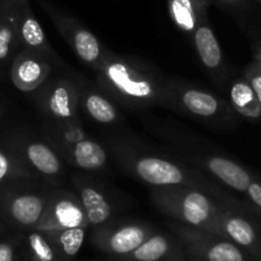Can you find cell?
<instances>
[{
  "instance_id": "6da1fadb",
  "label": "cell",
  "mask_w": 261,
  "mask_h": 261,
  "mask_svg": "<svg viewBox=\"0 0 261 261\" xmlns=\"http://www.w3.org/2000/svg\"><path fill=\"white\" fill-rule=\"evenodd\" d=\"M100 86L125 107L168 105L169 82H165L140 60L107 50L96 69Z\"/></svg>"
},
{
  "instance_id": "7a4b0ae2",
  "label": "cell",
  "mask_w": 261,
  "mask_h": 261,
  "mask_svg": "<svg viewBox=\"0 0 261 261\" xmlns=\"http://www.w3.org/2000/svg\"><path fill=\"white\" fill-rule=\"evenodd\" d=\"M117 154L123 165L140 180L154 187H188L204 191L225 202L229 196L224 195L205 175L193 172L180 163L155 155L140 154L128 149H118ZM227 204V202H225Z\"/></svg>"
},
{
  "instance_id": "3957f363",
  "label": "cell",
  "mask_w": 261,
  "mask_h": 261,
  "mask_svg": "<svg viewBox=\"0 0 261 261\" xmlns=\"http://www.w3.org/2000/svg\"><path fill=\"white\" fill-rule=\"evenodd\" d=\"M151 200L175 222L219 236L218 220L225 202L213 199L209 193L188 187H155Z\"/></svg>"
},
{
  "instance_id": "277c9868",
  "label": "cell",
  "mask_w": 261,
  "mask_h": 261,
  "mask_svg": "<svg viewBox=\"0 0 261 261\" xmlns=\"http://www.w3.org/2000/svg\"><path fill=\"white\" fill-rule=\"evenodd\" d=\"M170 228L188 257L195 261H247L242 248L207 230L172 223Z\"/></svg>"
},
{
  "instance_id": "5b68a950",
  "label": "cell",
  "mask_w": 261,
  "mask_h": 261,
  "mask_svg": "<svg viewBox=\"0 0 261 261\" xmlns=\"http://www.w3.org/2000/svg\"><path fill=\"white\" fill-rule=\"evenodd\" d=\"M50 192L26 190L19 183L0 187V218L21 229H34L44 215Z\"/></svg>"
},
{
  "instance_id": "8992f818",
  "label": "cell",
  "mask_w": 261,
  "mask_h": 261,
  "mask_svg": "<svg viewBox=\"0 0 261 261\" xmlns=\"http://www.w3.org/2000/svg\"><path fill=\"white\" fill-rule=\"evenodd\" d=\"M168 91V107L180 109L192 117L215 122H225L233 118L229 105L212 92L179 82H169Z\"/></svg>"
},
{
  "instance_id": "52a82bcc",
  "label": "cell",
  "mask_w": 261,
  "mask_h": 261,
  "mask_svg": "<svg viewBox=\"0 0 261 261\" xmlns=\"http://www.w3.org/2000/svg\"><path fill=\"white\" fill-rule=\"evenodd\" d=\"M41 4L59 34L71 46V49L76 53L77 57L86 64L91 65L96 71L107 51L99 39L76 18L58 11L47 2H42Z\"/></svg>"
},
{
  "instance_id": "ba28073f",
  "label": "cell",
  "mask_w": 261,
  "mask_h": 261,
  "mask_svg": "<svg viewBox=\"0 0 261 261\" xmlns=\"http://www.w3.org/2000/svg\"><path fill=\"white\" fill-rule=\"evenodd\" d=\"M36 99L42 112L55 123H76L81 94L71 80L57 79L39 87Z\"/></svg>"
},
{
  "instance_id": "9c48e42d",
  "label": "cell",
  "mask_w": 261,
  "mask_h": 261,
  "mask_svg": "<svg viewBox=\"0 0 261 261\" xmlns=\"http://www.w3.org/2000/svg\"><path fill=\"white\" fill-rule=\"evenodd\" d=\"M219 236L237 245L253 257H261V229L250 219L242 206L223 204L220 210Z\"/></svg>"
},
{
  "instance_id": "30bf717a",
  "label": "cell",
  "mask_w": 261,
  "mask_h": 261,
  "mask_svg": "<svg viewBox=\"0 0 261 261\" xmlns=\"http://www.w3.org/2000/svg\"><path fill=\"white\" fill-rule=\"evenodd\" d=\"M77 227L89 228L79 196L68 191L50 192L44 215L34 229L49 232Z\"/></svg>"
},
{
  "instance_id": "8fae6325",
  "label": "cell",
  "mask_w": 261,
  "mask_h": 261,
  "mask_svg": "<svg viewBox=\"0 0 261 261\" xmlns=\"http://www.w3.org/2000/svg\"><path fill=\"white\" fill-rule=\"evenodd\" d=\"M151 234V228L142 223L104 224L95 229L91 236V242L95 247L107 253L127 256L140 247Z\"/></svg>"
},
{
  "instance_id": "7c38bea8",
  "label": "cell",
  "mask_w": 261,
  "mask_h": 261,
  "mask_svg": "<svg viewBox=\"0 0 261 261\" xmlns=\"http://www.w3.org/2000/svg\"><path fill=\"white\" fill-rule=\"evenodd\" d=\"M51 72V60L37 53L21 50L12 62L9 76L19 91L31 92L39 89Z\"/></svg>"
},
{
  "instance_id": "4fadbf2b",
  "label": "cell",
  "mask_w": 261,
  "mask_h": 261,
  "mask_svg": "<svg viewBox=\"0 0 261 261\" xmlns=\"http://www.w3.org/2000/svg\"><path fill=\"white\" fill-rule=\"evenodd\" d=\"M12 142L30 169L37 175L57 177L63 172V160L50 144L39 140L12 139Z\"/></svg>"
},
{
  "instance_id": "5bb4252c",
  "label": "cell",
  "mask_w": 261,
  "mask_h": 261,
  "mask_svg": "<svg viewBox=\"0 0 261 261\" xmlns=\"http://www.w3.org/2000/svg\"><path fill=\"white\" fill-rule=\"evenodd\" d=\"M16 11L21 49L37 53L47 59L58 62L59 59L47 41L41 24L35 17L29 0H16Z\"/></svg>"
},
{
  "instance_id": "9a60e30c",
  "label": "cell",
  "mask_w": 261,
  "mask_h": 261,
  "mask_svg": "<svg viewBox=\"0 0 261 261\" xmlns=\"http://www.w3.org/2000/svg\"><path fill=\"white\" fill-rule=\"evenodd\" d=\"M17 29L16 0H0V76L21 51Z\"/></svg>"
},
{
  "instance_id": "2e32d148",
  "label": "cell",
  "mask_w": 261,
  "mask_h": 261,
  "mask_svg": "<svg viewBox=\"0 0 261 261\" xmlns=\"http://www.w3.org/2000/svg\"><path fill=\"white\" fill-rule=\"evenodd\" d=\"M200 164L204 165L205 169L219 182L237 192L245 193L251 182L255 179V177L242 165L219 155H210L204 158Z\"/></svg>"
},
{
  "instance_id": "e0dca14e",
  "label": "cell",
  "mask_w": 261,
  "mask_h": 261,
  "mask_svg": "<svg viewBox=\"0 0 261 261\" xmlns=\"http://www.w3.org/2000/svg\"><path fill=\"white\" fill-rule=\"evenodd\" d=\"M74 185L89 227L97 228L107 224L113 215V206L105 193L91 182L77 179Z\"/></svg>"
},
{
  "instance_id": "ac0fdd59",
  "label": "cell",
  "mask_w": 261,
  "mask_h": 261,
  "mask_svg": "<svg viewBox=\"0 0 261 261\" xmlns=\"http://www.w3.org/2000/svg\"><path fill=\"white\" fill-rule=\"evenodd\" d=\"M173 23L186 34L192 35L197 26L207 23L210 0H167Z\"/></svg>"
},
{
  "instance_id": "d6986e66",
  "label": "cell",
  "mask_w": 261,
  "mask_h": 261,
  "mask_svg": "<svg viewBox=\"0 0 261 261\" xmlns=\"http://www.w3.org/2000/svg\"><path fill=\"white\" fill-rule=\"evenodd\" d=\"M59 150L62 156L68 160V163L85 170L101 169L108 162L104 147L91 139H84Z\"/></svg>"
},
{
  "instance_id": "ffe728a7",
  "label": "cell",
  "mask_w": 261,
  "mask_h": 261,
  "mask_svg": "<svg viewBox=\"0 0 261 261\" xmlns=\"http://www.w3.org/2000/svg\"><path fill=\"white\" fill-rule=\"evenodd\" d=\"M37 177L39 175L30 169L9 140L0 141V187Z\"/></svg>"
},
{
  "instance_id": "44dd1931",
  "label": "cell",
  "mask_w": 261,
  "mask_h": 261,
  "mask_svg": "<svg viewBox=\"0 0 261 261\" xmlns=\"http://www.w3.org/2000/svg\"><path fill=\"white\" fill-rule=\"evenodd\" d=\"M192 39L205 68L210 72H219L223 65L222 47L209 23L199 24L192 34Z\"/></svg>"
},
{
  "instance_id": "7402d4cb",
  "label": "cell",
  "mask_w": 261,
  "mask_h": 261,
  "mask_svg": "<svg viewBox=\"0 0 261 261\" xmlns=\"http://www.w3.org/2000/svg\"><path fill=\"white\" fill-rule=\"evenodd\" d=\"M177 245L169 237L152 233L140 247L127 255L129 261H165L180 256Z\"/></svg>"
},
{
  "instance_id": "603a6c76",
  "label": "cell",
  "mask_w": 261,
  "mask_h": 261,
  "mask_svg": "<svg viewBox=\"0 0 261 261\" xmlns=\"http://www.w3.org/2000/svg\"><path fill=\"white\" fill-rule=\"evenodd\" d=\"M230 107L236 113L248 119H260L261 105L245 77L237 79L229 87Z\"/></svg>"
},
{
  "instance_id": "cb8c5ba5",
  "label": "cell",
  "mask_w": 261,
  "mask_h": 261,
  "mask_svg": "<svg viewBox=\"0 0 261 261\" xmlns=\"http://www.w3.org/2000/svg\"><path fill=\"white\" fill-rule=\"evenodd\" d=\"M86 229L87 228L77 227L68 228V229L49 230L44 233L53 243L59 257L62 260L71 261L80 252L84 245Z\"/></svg>"
},
{
  "instance_id": "d4e9b609",
  "label": "cell",
  "mask_w": 261,
  "mask_h": 261,
  "mask_svg": "<svg viewBox=\"0 0 261 261\" xmlns=\"http://www.w3.org/2000/svg\"><path fill=\"white\" fill-rule=\"evenodd\" d=\"M87 114L101 124H112L118 119V112L114 105L99 92L86 91L82 96Z\"/></svg>"
},
{
  "instance_id": "484cf974",
  "label": "cell",
  "mask_w": 261,
  "mask_h": 261,
  "mask_svg": "<svg viewBox=\"0 0 261 261\" xmlns=\"http://www.w3.org/2000/svg\"><path fill=\"white\" fill-rule=\"evenodd\" d=\"M24 246L31 261H60L54 246L44 232L36 229L27 230Z\"/></svg>"
},
{
  "instance_id": "4316f807",
  "label": "cell",
  "mask_w": 261,
  "mask_h": 261,
  "mask_svg": "<svg viewBox=\"0 0 261 261\" xmlns=\"http://www.w3.org/2000/svg\"><path fill=\"white\" fill-rule=\"evenodd\" d=\"M243 77L246 79V81L248 82V85L251 86V89L255 92L256 97H257L258 102L261 105V64L258 62H256L255 59L250 63L243 71Z\"/></svg>"
},
{
  "instance_id": "83f0119b",
  "label": "cell",
  "mask_w": 261,
  "mask_h": 261,
  "mask_svg": "<svg viewBox=\"0 0 261 261\" xmlns=\"http://www.w3.org/2000/svg\"><path fill=\"white\" fill-rule=\"evenodd\" d=\"M248 201H250V207L256 212V214L261 215V182L257 179H253L251 185L248 186L246 191Z\"/></svg>"
},
{
  "instance_id": "f1b7e54d",
  "label": "cell",
  "mask_w": 261,
  "mask_h": 261,
  "mask_svg": "<svg viewBox=\"0 0 261 261\" xmlns=\"http://www.w3.org/2000/svg\"><path fill=\"white\" fill-rule=\"evenodd\" d=\"M16 248L13 240L0 241V261H16Z\"/></svg>"
},
{
  "instance_id": "f546056e",
  "label": "cell",
  "mask_w": 261,
  "mask_h": 261,
  "mask_svg": "<svg viewBox=\"0 0 261 261\" xmlns=\"http://www.w3.org/2000/svg\"><path fill=\"white\" fill-rule=\"evenodd\" d=\"M219 3L229 7H242L245 6V0H217Z\"/></svg>"
},
{
  "instance_id": "4dcf8cb0",
  "label": "cell",
  "mask_w": 261,
  "mask_h": 261,
  "mask_svg": "<svg viewBox=\"0 0 261 261\" xmlns=\"http://www.w3.org/2000/svg\"><path fill=\"white\" fill-rule=\"evenodd\" d=\"M253 59L261 64V44L253 46Z\"/></svg>"
},
{
  "instance_id": "1f68e13d",
  "label": "cell",
  "mask_w": 261,
  "mask_h": 261,
  "mask_svg": "<svg viewBox=\"0 0 261 261\" xmlns=\"http://www.w3.org/2000/svg\"><path fill=\"white\" fill-rule=\"evenodd\" d=\"M3 113H4V109L2 107H0V118H2V115H3Z\"/></svg>"
},
{
  "instance_id": "d6a6232c",
  "label": "cell",
  "mask_w": 261,
  "mask_h": 261,
  "mask_svg": "<svg viewBox=\"0 0 261 261\" xmlns=\"http://www.w3.org/2000/svg\"><path fill=\"white\" fill-rule=\"evenodd\" d=\"M0 230H2V225H0Z\"/></svg>"
},
{
  "instance_id": "836d02e7",
  "label": "cell",
  "mask_w": 261,
  "mask_h": 261,
  "mask_svg": "<svg viewBox=\"0 0 261 261\" xmlns=\"http://www.w3.org/2000/svg\"><path fill=\"white\" fill-rule=\"evenodd\" d=\"M258 2H260V3H261V0H258Z\"/></svg>"
},
{
  "instance_id": "e575fe53",
  "label": "cell",
  "mask_w": 261,
  "mask_h": 261,
  "mask_svg": "<svg viewBox=\"0 0 261 261\" xmlns=\"http://www.w3.org/2000/svg\"><path fill=\"white\" fill-rule=\"evenodd\" d=\"M258 261H261V260H258Z\"/></svg>"
},
{
  "instance_id": "d590c367",
  "label": "cell",
  "mask_w": 261,
  "mask_h": 261,
  "mask_svg": "<svg viewBox=\"0 0 261 261\" xmlns=\"http://www.w3.org/2000/svg\"><path fill=\"white\" fill-rule=\"evenodd\" d=\"M260 258H261V257H260Z\"/></svg>"
}]
</instances>
